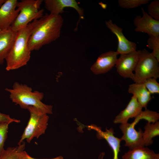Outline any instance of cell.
Masks as SVG:
<instances>
[{
	"label": "cell",
	"mask_w": 159,
	"mask_h": 159,
	"mask_svg": "<svg viewBox=\"0 0 159 159\" xmlns=\"http://www.w3.org/2000/svg\"><path fill=\"white\" fill-rule=\"evenodd\" d=\"M63 21L61 15L49 13L29 23L31 32L28 43L29 50L31 52L38 50L59 38Z\"/></svg>",
	"instance_id": "cell-1"
},
{
	"label": "cell",
	"mask_w": 159,
	"mask_h": 159,
	"mask_svg": "<svg viewBox=\"0 0 159 159\" xmlns=\"http://www.w3.org/2000/svg\"><path fill=\"white\" fill-rule=\"evenodd\" d=\"M9 93V97L12 102L21 108L27 109L29 106L39 109L47 114L52 113V106L46 105L42 102L44 97L42 92L33 91L32 88L26 84L15 82L12 88H6Z\"/></svg>",
	"instance_id": "cell-2"
},
{
	"label": "cell",
	"mask_w": 159,
	"mask_h": 159,
	"mask_svg": "<svg viewBox=\"0 0 159 159\" xmlns=\"http://www.w3.org/2000/svg\"><path fill=\"white\" fill-rule=\"evenodd\" d=\"M31 32L29 24L17 32L13 44L5 59L7 71L19 69L26 65L29 61L31 52L28 48V43Z\"/></svg>",
	"instance_id": "cell-3"
},
{
	"label": "cell",
	"mask_w": 159,
	"mask_h": 159,
	"mask_svg": "<svg viewBox=\"0 0 159 159\" xmlns=\"http://www.w3.org/2000/svg\"><path fill=\"white\" fill-rule=\"evenodd\" d=\"M27 109L30 113V117L18 145L21 144L24 140L30 143L34 138H38L45 133L48 125L49 117L47 114L33 106H29Z\"/></svg>",
	"instance_id": "cell-4"
},
{
	"label": "cell",
	"mask_w": 159,
	"mask_h": 159,
	"mask_svg": "<svg viewBox=\"0 0 159 159\" xmlns=\"http://www.w3.org/2000/svg\"><path fill=\"white\" fill-rule=\"evenodd\" d=\"M42 0H22L18 1L17 8L19 13L11 27L17 32L27 26L33 21L43 16L44 10L40 9Z\"/></svg>",
	"instance_id": "cell-5"
},
{
	"label": "cell",
	"mask_w": 159,
	"mask_h": 159,
	"mask_svg": "<svg viewBox=\"0 0 159 159\" xmlns=\"http://www.w3.org/2000/svg\"><path fill=\"white\" fill-rule=\"evenodd\" d=\"M157 59L145 49L140 50L139 59L135 69L132 80L135 83H142L150 78L159 77V64Z\"/></svg>",
	"instance_id": "cell-6"
},
{
	"label": "cell",
	"mask_w": 159,
	"mask_h": 159,
	"mask_svg": "<svg viewBox=\"0 0 159 159\" xmlns=\"http://www.w3.org/2000/svg\"><path fill=\"white\" fill-rule=\"evenodd\" d=\"M134 121L131 123L128 122L121 124L120 128L123 134L120 138L122 140L125 142V146L129 150L145 146L143 139V131L139 128L138 131L135 128L136 125L141 120L138 117L135 118Z\"/></svg>",
	"instance_id": "cell-7"
},
{
	"label": "cell",
	"mask_w": 159,
	"mask_h": 159,
	"mask_svg": "<svg viewBox=\"0 0 159 159\" xmlns=\"http://www.w3.org/2000/svg\"><path fill=\"white\" fill-rule=\"evenodd\" d=\"M140 50L134 51L126 54H120L115 67L118 74L125 78L132 80L134 73L139 56Z\"/></svg>",
	"instance_id": "cell-8"
},
{
	"label": "cell",
	"mask_w": 159,
	"mask_h": 159,
	"mask_svg": "<svg viewBox=\"0 0 159 159\" xmlns=\"http://www.w3.org/2000/svg\"><path fill=\"white\" fill-rule=\"evenodd\" d=\"M45 7L50 13L55 15H60L66 7L74 9L77 12L79 19L74 30H77L79 23L81 19L84 18V12L83 8L80 7L78 2L75 0H45Z\"/></svg>",
	"instance_id": "cell-9"
},
{
	"label": "cell",
	"mask_w": 159,
	"mask_h": 159,
	"mask_svg": "<svg viewBox=\"0 0 159 159\" xmlns=\"http://www.w3.org/2000/svg\"><path fill=\"white\" fill-rule=\"evenodd\" d=\"M143 16L138 15L133 20L136 32L147 33L149 35L159 36V20H155L141 8Z\"/></svg>",
	"instance_id": "cell-10"
},
{
	"label": "cell",
	"mask_w": 159,
	"mask_h": 159,
	"mask_svg": "<svg viewBox=\"0 0 159 159\" xmlns=\"http://www.w3.org/2000/svg\"><path fill=\"white\" fill-rule=\"evenodd\" d=\"M107 27L116 36L118 40V46L117 51L118 54H126L136 51V44L129 41L126 38L122 32V29L114 23L111 20L105 21Z\"/></svg>",
	"instance_id": "cell-11"
},
{
	"label": "cell",
	"mask_w": 159,
	"mask_h": 159,
	"mask_svg": "<svg viewBox=\"0 0 159 159\" xmlns=\"http://www.w3.org/2000/svg\"><path fill=\"white\" fill-rule=\"evenodd\" d=\"M17 0H6L0 7V30L8 29L17 17L19 11L17 8Z\"/></svg>",
	"instance_id": "cell-12"
},
{
	"label": "cell",
	"mask_w": 159,
	"mask_h": 159,
	"mask_svg": "<svg viewBox=\"0 0 159 159\" xmlns=\"http://www.w3.org/2000/svg\"><path fill=\"white\" fill-rule=\"evenodd\" d=\"M117 55L116 52L113 51L101 54L91 67V70L96 75L107 72L115 65Z\"/></svg>",
	"instance_id": "cell-13"
},
{
	"label": "cell",
	"mask_w": 159,
	"mask_h": 159,
	"mask_svg": "<svg viewBox=\"0 0 159 159\" xmlns=\"http://www.w3.org/2000/svg\"><path fill=\"white\" fill-rule=\"evenodd\" d=\"M89 129H92L96 132V136L99 139H105L107 142L112 150L113 159H119L118 154L120 151V143L122 141L120 138L115 137L113 129L111 128L109 129L106 128L105 131H103L100 127L95 125L87 126ZM99 159H103L100 158Z\"/></svg>",
	"instance_id": "cell-14"
},
{
	"label": "cell",
	"mask_w": 159,
	"mask_h": 159,
	"mask_svg": "<svg viewBox=\"0 0 159 159\" xmlns=\"http://www.w3.org/2000/svg\"><path fill=\"white\" fill-rule=\"evenodd\" d=\"M143 107L134 95L126 107L115 117L113 120L115 124H125L128 122L129 119L135 118L142 110Z\"/></svg>",
	"instance_id": "cell-15"
},
{
	"label": "cell",
	"mask_w": 159,
	"mask_h": 159,
	"mask_svg": "<svg viewBox=\"0 0 159 159\" xmlns=\"http://www.w3.org/2000/svg\"><path fill=\"white\" fill-rule=\"evenodd\" d=\"M17 32L13 30L11 26L6 30H0V65L2 64L5 60L15 39Z\"/></svg>",
	"instance_id": "cell-16"
},
{
	"label": "cell",
	"mask_w": 159,
	"mask_h": 159,
	"mask_svg": "<svg viewBox=\"0 0 159 159\" xmlns=\"http://www.w3.org/2000/svg\"><path fill=\"white\" fill-rule=\"evenodd\" d=\"M128 92L136 98L143 108H146L148 104L152 98L151 94L143 83H135L129 85Z\"/></svg>",
	"instance_id": "cell-17"
},
{
	"label": "cell",
	"mask_w": 159,
	"mask_h": 159,
	"mask_svg": "<svg viewBox=\"0 0 159 159\" xmlns=\"http://www.w3.org/2000/svg\"><path fill=\"white\" fill-rule=\"evenodd\" d=\"M122 159H159V154L145 146L129 150L122 156Z\"/></svg>",
	"instance_id": "cell-18"
},
{
	"label": "cell",
	"mask_w": 159,
	"mask_h": 159,
	"mask_svg": "<svg viewBox=\"0 0 159 159\" xmlns=\"http://www.w3.org/2000/svg\"><path fill=\"white\" fill-rule=\"evenodd\" d=\"M143 131V139L144 145L145 146L152 145L153 143V139L159 135V122L154 123H146Z\"/></svg>",
	"instance_id": "cell-19"
},
{
	"label": "cell",
	"mask_w": 159,
	"mask_h": 159,
	"mask_svg": "<svg viewBox=\"0 0 159 159\" xmlns=\"http://www.w3.org/2000/svg\"><path fill=\"white\" fill-rule=\"evenodd\" d=\"M25 146L24 142L16 147H10L4 149L0 156V159H18V154L24 150Z\"/></svg>",
	"instance_id": "cell-20"
},
{
	"label": "cell",
	"mask_w": 159,
	"mask_h": 159,
	"mask_svg": "<svg viewBox=\"0 0 159 159\" xmlns=\"http://www.w3.org/2000/svg\"><path fill=\"white\" fill-rule=\"evenodd\" d=\"M149 36L147 46L153 50L152 54L159 62V36L150 35Z\"/></svg>",
	"instance_id": "cell-21"
},
{
	"label": "cell",
	"mask_w": 159,
	"mask_h": 159,
	"mask_svg": "<svg viewBox=\"0 0 159 159\" xmlns=\"http://www.w3.org/2000/svg\"><path fill=\"white\" fill-rule=\"evenodd\" d=\"M150 0H118L119 5L121 8L132 9L148 4Z\"/></svg>",
	"instance_id": "cell-22"
},
{
	"label": "cell",
	"mask_w": 159,
	"mask_h": 159,
	"mask_svg": "<svg viewBox=\"0 0 159 159\" xmlns=\"http://www.w3.org/2000/svg\"><path fill=\"white\" fill-rule=\"evenodd\" d=\"M156 80L153 78H150L145 80L142 83L151 94L159 93V83Z\"/></svg>",
	"instance_id": "cell-23"
},
{
	"label": "cell",
	"mask_w": 159,
	"mask_h": 159,
	"mask_svg": "<svg viewBox=\"0 0 159 159\" xmlns=\"http://www.w3.org/2000/svg\"><path fill=\"white\" fill-rule=\"evenodd\" d=\"M9 124L7 123H0V156L5 149L4 144L7 138Z\"/></svg>",
	"instance_id": "cell-24"
},
{
	"label": "cell",
	"mask_w": 159,
	"mask_h": 159,
	"mask_svg": "<svg viewBox=\"0 0 159 159\" xmlns=\"http://www.w3.org/2000/svg\"><path fill=\"white\" fill-rule=\"evenodd\" d=\"M147 13L154 19L159 20V1L155 0L148 5Z\"/></svg>",
	"instance_id": "cell-25"
},
{
	"label": "cell",
	"mask_w": 159,
	"mask_h": 159,
	"mask_svg": "<svg viewBox=\"0 0 159 159\" xmlns=\"http://www.w3.org/2000/svg\"><path fill=\"white\" fill-rule=\"evenodd\" d=\"M19 120L11 118L9 115L0 112V123H7L10 124L14 122L19 123Z\"/></svg>",
	"instance_id": "cell-26"
},
{
	"label": "cell",
	"mask_w": 159,
	"mask_h": 159,
	"mask_svg": "<svg viewBox=\"0 0 159 159\" xmlns=\"http://www.w3.org/2000/svg\"><path fill=\"white\" fill-rule=\"evenodd\" d=\"M18 156V159H39L31 157L24 150L19 153ZM45 159H64V158L62 156H59L53 158Z\"/></svg>",
	"instance_id": "cell-27"
},
{
	"label": "cell",
	"mask_w": 159,
	"mask_h": 159,
	"mask_svg": "<svg viewBox=\"0 0 159 159\" xmlns=\"http://www.w3.org/2000/svg\"><path fill=\"white\" fill-rule=\"evenodd\" d=\"M6 1V0H0V7Z\"/></svg>",
	"instance_id": "cell-28"
}]
</instances>
